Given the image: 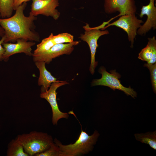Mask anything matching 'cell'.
Wrapping results in <instances>:
<instances>
[{
    "mask_svg": "<svg viewBox=\"0 0 156 156\" xmlns=\"http://www.w3.org/2000/svg\"><path fill=\"white\" fill-rule=\"evenodd\" d=\"M30 0H14L13 8L14 10H15L16 8L20 5L24 3L30 1Z\"/></svg>",
    "mask_w": 156,
    "mask_h": 156,
    "instance_id": "cell-22",
    "label": "cell"
},
{
    "mask_svg": "<svg viewBox=\"0 0 156 156\" xmlns=\"http://www.w3.org/2000/svg\"><path fill=\"white\" fill-rule=\"evenodd\" d=\"M35 156H61V153L59 147L54 142L47 150L36 155Z\"/></svg>",
    "mask_w": 156,
    "mask_h": 156,
    "instance_id": "cell-19",
    "label": "cell"
},
{
    "mask_svg": "<svg viewBox=\"0 0 156 156\" xmlns=\"http://www.w3.org/2000/svg\"><path fill=\"white\" fill-rule=\"evenodd\" d=\"M27 3H24L15 10L14 14L6 18H0V25L5 31L4 42H14L18 39H23L31 41H40V37L35 29L34 21L36 16H27L24 10Z\"/></svg>",
    "mask_w": 156,
    "mask_h": 156,
    "instance_id": "cell-1",
    "label": "cell"
},
{
    "mask_svg": "<svg viewBox=\"0 0 156 156\" xmlns=\"http://www.w3.org/2000/svg\"><path fill=\"white\" fill-rule=\"evenodd\" d=\"M14 0H0V17L6 18L11 17L14 10Z\"/></svg>",
    "mask_w": 156,
    "mask_h": 156,
    "instance_id": "cell-18",
    "label": "cell"
},
{
    "mask_svg": "<svg viewBox=\"0 0 156 156\" xmlns=\"http://www.w3.org/2000/svg\"><path fill=\"white\" fill-rule=\"evenodd\" d=\"M7 156H29L25 152L22 144L16 138L9 143Z\"/></svg>",
    "mask_w": 156,
    "mask_h": 156,
    "instance_id": "cell-16",
    "label": "cell"
},
{
    "mask_svg": "<svg viewBox=\"0 0 156 156\" xmlns=\"http://www.w3.org/2000/svg\"><path fill=\"white\" fill-rule=\"evenodd\" d=\"M16 138L22 144L25 152L29 156H35L47 150L54 143L51 136L36 131L18 135Z\"/></svg>",
    "mask_w": 156,
    "mask_h": 156,
    "instance_id": "cell-3",
    "label": "cell"
},
{
    "mask_svg": "<svg viewBox=\"0 0 156 156\" xmlns=\"http://www.w3.org/2000/svg\"><path fill=\"white\" fill-rule=\"evenodd\" d=\"M117 20L105 26L102 30H104L106 28L111 26H115L122 28L127 33L128 39L131 42V47L132 48L137 34L138 29L142 25L144 22L138 19L135 14H126L120 16Z\"/></svg>",
    "mask_w": 156,
    "mask_h": 156,
    "instance_id": "cell-7",
    "label": "cell"
},
{
    "mask_svg": "<svg viewBox=\"0 0 156 156\" xmlns=\"http://www.w3.org/2000/svg\"><path fill=\"white\" fill-rule=\"evenodd\" d=\"M59 5V0H32L29 15L36 16L40 14L57 20L60 16L56 9Z\"/></svg>",
    "mask_w": 156,
    "mask_h": 156,
    "instance_id": "cell-9",
    "label": "cell"
},
{
    "mask_svg": "<svg viewBox=\"0 0 156 156\" xmlns=\"http://www.w3.org/2000/svg\"><path fill=\"white\" fill-rule=\"evenodd\" d=\"M148 39L147 45L141 51L138 58L148 64H153L156 62V40L155 36Z\"/></svg>",
    "mask_w": 156,
    "mask_h": 156,
    "instance_id": "cell-15",
    "label": "cell"
},
{
    "mask_svg": "<svg viewBox=\"0 0 156 156\" xmlns=\"http://www.w3.org/2000/svg\"><path fill=\"white\" fill-rule=\"evenodd\" d=\"M73 41L74 36L69 33H64L54 35L53 33H51L48 37L42 39L40 43L37 44L33 53L45 51L56 44L70 43Z\"/></svg>",
    "mask_w": 156,
    "mask_h": 156,
    "instance_id": "cell-12",
    "label": "cell"
},
{
    "mask_svg": "<svg viewBox=\"0 0 156 156\" xmlns=\"http://www.w3.org/2000/svg\"><path fill=\"white\" fill-rule=\"evenodd\" d=\"M66 81H58L52 83L46 91L41 93L40 97L46 100L49 103L52 111V122L53 125L57 124L58 120L62 118H67V113L62 112L59 108L56 99V90L62 86L68 84Z\"/></svg>",
    "mask_w": 156,
    "mask_h": 156,
    "instance_id": "cell-6",
    "label": "cell"
},
{
    "mask_svg": "<svg viewBox=\"0 0 156 156\" xmlns=\"http://www.w3.org/2000/svg\"><path fill=\"white\" fill-rule=\"evenodd\" d=\"M104 7L107 14L118 12V16L135 14L137 10L134 0H104Z\"/></svg>",
    "mask_w": 156,
    "mask_h": 156,
    "instance_id": "cell-10",
    "label": "cell"
},
{
    "mask_svg": "<svg viewBox=\"0 0 156 156\" xmlns=\"http://www.w3.org/2000/svg\"><path fill=\"white\" fill-rule=\"evenodd\" d=\"M136 139L142 143L148 144L156 150V131L149 132L145 133H136L134 135Z\"/></svg>",
    "mask_w": 156,
    "mask_h": 156,
    "instance_id": "cell-17",
    "label": "cell"
},
{
    "mask_svg": "<svg viewBox=\"0 0 156 156\" xmlns=\"http://www.w3.org/2000/svg\"><path fill=\"white\" fill-rule=\"evenodd\" d=\"M5 34V31L1 26L0 25V38H1Z\"/></svg>",
    "mask_w": 156,
    "mask_h": 156,
    "instance_id": "cell-23",
    "label": "cell"
},
{
    "mask_svg": "<svg viewBox=\"0 0 156 156\" xmlns=\"http://www.w3.org/2000/svg\"><path fill=\"white\" fill-rule=\"evenodd\" d=\"M79 43V41H76L66 44H57L45 51L33 53V61L35 62L43 61L49 64L53 59L64 54L70 55L73 51L74 47Z\"/></svg>",
    "mask_w": 156,
    "mask_h": 156,
    "instance_id": "cell-8",
    "label": "cell"
},
{
    "mask_svg": "<svg viewBox=\"0 0 156 156\" xmlns=\"http://www.w3.org/2000/svg\"><path fill=\"white\" fill-rule=\"evenodd\" d=\"M78 139L73 144H63L57 139L54 142L58 146L61 153V156H76L86 154L91 151L97 140L99 134L95 131L91 135H89L82 129Z\"/></svg>",
    "mask_w": 156,
    "mask_h": 156,
    "instance_id": "cell-2",
    "label": "cell"
},
{
    "mask_svg": "<svg viewBox=\"0 0 156 156\" xmlns=\"http://www.w3.org/2000/svg\"><path fill=\"white\" fill-rule=\"evenodd\" d=\"M155 0H149V4L143 6L139 16L142 18L144 15L147 16L145 22L138 29L137 34L142 35L145 34L151 29L156 28V8L154 4Z\"/></svg>",
    "mask_w": 156,
    "mask_h": 156,
    "instance_id": "cell-13",
    "label": "cell"
},
{
    "mask_svg": "<svg viewBox=\"0 0 156 156\" xmlns=\"http://www.w3.org/2000/svg\"><path fill=\"white\" fill-rule=\"evenodd\" d=\"M144 67L149 70L150 73L151 79L152 88L155 93L156 92V63L153 64H145Z\"/></svg>",
    "mask_w": 156,
    "mask_h": 156,
    "instance_id": "cell-20",
    "label": "cell"
},
{
    "mask_svg": "<svg viewBox=\"0 0 156 156\" xmlns=\"http://www.w3.org/2000/svg\"><path fill=\"white\" fill-rule=\"evenodd\" d=\"M5 37L4 36L0 40V61L3 60V55L5 52V49L2 44L4 42Z\"/></svg>",
    "mask_w": 156,
    "mask_h": 156,
    "instance_id": "cell-21",
    "label": "cell"
},
{
    "mask_svg": "<svg viewBox=\"0 0 156 156\" xmlns=\"http://www.w3.org/2000/svg\"><path fill=\"white\" fill-rule=\"evenodd\" d=\"M16 42L15 43L4 42L3 44L5 49L3 58L4 61H8L10 56L18 53H23L29 56L32 55L31 47L35 44V42L28 41L23 39H18Z\"/></svg>",
    "mask_w": 156,
    "mask_h": 156,
    "instance_id": "cell-11",
    "label": "cell"
},
{
    "mask_svg": "<svg viewBox=\"0 0 156 156\" xmlns=\"http://www.w3.org/2000/svg\"><path fill=\"white\" fill-rule=\"evenodd\" d=\"M83 28L85 30L84 33L81 34L79 38L81 40L86 42L89 46L91 55L89 71L90 73L93 75L95 72V68L98 63L95 59L96 49L99 46L97 44L98 40L101 36L108 34L109 32L106 30L100 31L94 27H90L88 24L84 26Z\"/></svg>",
    "mask_w": 156,
    "mask_h": 156,
    "instance_id": "cell-5",
    "label": "cell"
},
{
    "mask_svg": "<svg viewBox=\"0 0 156 156\" xmlns=\"http://www.w3.org/2000/svg\"><path fill=\"white\" fill-rule=\"evenodd\" d=\"M99 73L101 74V77L92 81V86H102L108 87L114 90L117 89L123 92L127 95L130 96L133 98L137 96V93L130 86L125 87L121 84L120 75L116 72V70H112L110 73L107 72L104 67L101 66L99 70Z\"/></svg>",
    "mask_w": 156,
    "mask_h": 156,
    "instance_id": "cell-4",
    "label": "cell"
},
{
    "mask_svg": "<svg viewBox=\"0 0 156 156\" xmlns=\"http://www.w3.org/2000/svg\"><path fill=\"white\" fill-rule=\"evenodd\" d=\"M45 64L43 61L35 62V65L39 71L38 84L39 86H42L41 93L47 91L52 83L58 81L47 70L45 67Z\"/></svg>",
    "mask_w": 156,
    "mask_h": 156,
    "instance_id": "cell-14",
    "label": "cell"
}]
</instances>
